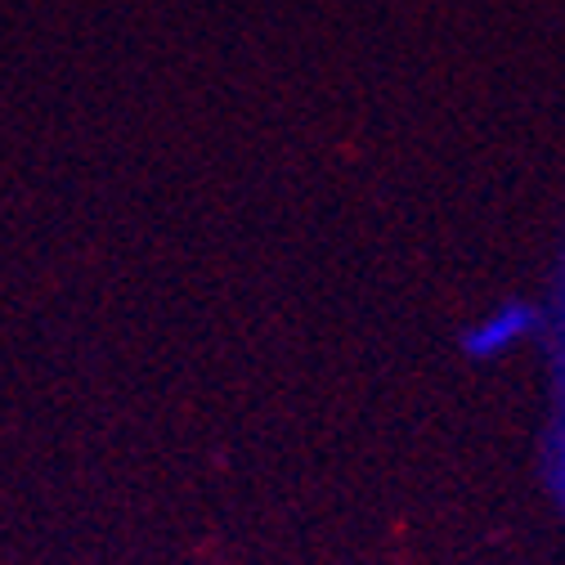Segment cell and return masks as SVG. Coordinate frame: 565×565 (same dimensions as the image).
<instances>
[{"instance_id":"1","label":"cell","mask_w":565,"mask_h":565,"mask_svg":"<svg viewBox=\"0 0 565 565\" xmlns=\"http://www.w3.org/2000/svg\"><path fill=\"white\" fill-rule=\"evenodd\" d=\"M534 328H539V310L525 301H512V306H499L493 315H484L480 323H471L462 332V350L471 360H499L512 345H521Z\"/></svg>"}]
</instances>
